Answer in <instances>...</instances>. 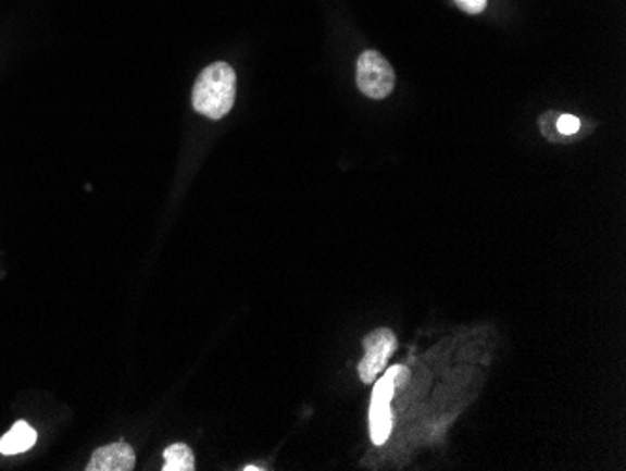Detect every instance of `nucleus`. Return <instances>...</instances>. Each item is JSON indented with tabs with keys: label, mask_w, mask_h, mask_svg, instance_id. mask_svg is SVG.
I'll return each instance as SVG.
<instances>
[{
	"label": "nucleus",
	"mask_w": 626,
	"mask_h": 471,
	"mask_svg": "<svg viewBox=\"0 0 626 471\" xmlns=\"http://www.w3.org/2000/svg\"><path fill=\"white\" fill-rule=\"evenodd\" d=\"M558 128L561 134L572 136V134H576V132L579 131V121L576 116L572 115L559 116Z\"/></svg>",
	"instance_id": "obj_8"
},
{
	"label": "nucleus",
	"mask_w": 626,
	"mask_h": 471,
	"mask_svg": "<svg viewBox=\"0 0 626 471\" xmlns=\"http://www.w3.org/2000/svg\"><path fill=\"white\" fill-rule=\"evenodd\" d=\"M396 367L388 370L385 377L375 383L374 395H372V406H370V434L375 445H383L387 442L392 432V411H390V400L395 395Z\"/></svg>",
	"instance_id": "obj_3"
},
{
	"label": "nucleus",
	"mask_w": 626,
	"mask_h": 471,
	"mask_svg": "<svg viewBox=\"0 0 626 471\" xmlns=\"http://www.w3.org/2000/svg\"><path fill=\"white\" fill-rule=\"evenodd\" d=\"M398 348V340L390 329H377L364 338V357L359 362V374L364 383H375L390 356Z\"/></svg>",
	"instance_id": "obj_4"
},
{
	"label": "nucleus",
	"mask_w": 626,
	"mask_h": 471,
	"mask_svg": "<svg viewBox=\"0 0 626 471\" xmlns=\"http://www.w3.org/2000/svg\"><path fill=\"white\" fill-rule=\"evenodd\" d=\"M237 96V74L227 62H214L199 74L193 85V110L212 121H220L231 111Z\"/></svg>",
	"instance_id": "obj_1"
},
{
	"label": "nucleus",
	"mask_w": 626,
	"mask_h": 471,
	"mask_svg": "<svg viewBox=\"0 0 626 471\" xmlns=\"http://www.w3.org/2000/svg\"><path fill=\"white\" fill-rule=\"evenodd\" d=\"M356 85L368 98L383 100L395 90V70L381 53L368 49L356 62Z\"/></svg>",
	"instance_id": "obj_2"
},
{
	"label": "nucleus",
	"mask_w": 626,
	"mask_h": 471,
	"mask_svg": "<svg viewBox=\"0 0 626 471\" xmlns=\"http://www.w3.org/2000/svg\"><path fill=\"white\" fill-rule=\"evenodd\" d=\"M246 471H252V470H261V468H255V466H248V468H245Z\"/></svg>",
	"instance_id": "obj_10"
},
{
	"label": "nucleus",
	"mask_w": 626,
	"mask_h": 471,
	"mask_svg": "<svg viewBox=\"0 0 626 471\" xmlns=\"http://www.w3.org/2000/svg\"><path fill=\"white\" fill-rule=\"evenodd\" d=\"M164 471H193L196 470V458L190 447L185 444H173L164 451Z\"/></svg>",
	"instance_id": "obj_7"
},
{
	"label": "nucleus",
	"mask_w": 626,
	"mask_h": 471,
	"mask_svg": "<svg viewBox=\"0 0 626 471\" xmlns=\"http://www.w3.org/2000/svg\"><path fill=\"white\" fill-rule=\"evenodd\" d=\"M36 437L38 434L30 424L25 423V421H17L8 434L0 437V453L2 455H20V453L28 451L35 447Z\"/></svg>",
	"instance_id": "obj_6"
},
{
	"label": "nucleus",
	"mask_w": 626,
	"mask_h": 471,
	"mask_svg": "<svg viewBox=\"0 0 626 471\" xmlns=\"http://www.w3.org/2000/svg\"><path fill=\"white\" fill-rule=\"evenodd\" d=\"M136 468V453L124 442L96 449L90 458L89 471H132Z\"/></svg>",
	"instance_id": "obj_5"
},
{
	"label": "nucleus",
	"mask_w": 626,
	"mask_h": 471,
	"mask_svg": "<svg viewBox=\"0 0 626 471\" xmlns=\"http://www.w3.org/2000/svg\"><path fill=\"white\" fill-rule=\"evenodd\" d=\"M458 7L462 8L465 14H480L488 4V0H456Z\"/></svg>",
	"instance_id": "obj_9"
}]
</instances>
